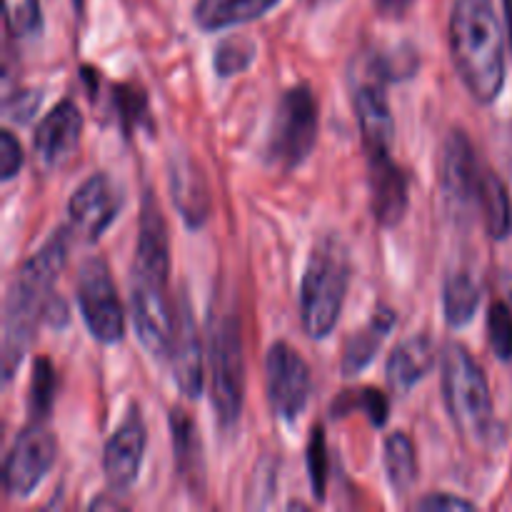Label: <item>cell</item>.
Segmentation results:
<instances>
[{
	"label": "cell",
	"instance_id": "6da1fadb",
	"mask_svg": "<svg viewBox=\"0 0 512 512\" xmlns=\"http://www.w3.org/2000/svg\"><path fill=\"white\" fill-rule=\"evenodd\" d=\"M68 258V233L58 230L33 258L23 263V268L15 273L5 295V315H3V373L5 378L15 373V368L23 360L25 350L33 343L35 328L40 318L48 315L53 303V283L63 270Z\"/></svg>",
	"mask_w": 512,
	"mask_h": 512
},
{
	"label": "cell",
	"instance_id": "7a4b0ae2",
	"mask_svg": "<svg viewBox=\"0 0 512 512\" xmlns=\"http://www.w3.org/2000/svg\"><path fill=\"white\" fill-rule=\"evenodd\" d=\"M450 50L473 98L493 103L505 85V40L493 0H455Z\"/></svg>",
	"mask_w": 512,
	"mask_h": 512
},
{
	"label": "cell",
	"instance_id": "3957f363",
	"mask_svg": "<svg viewBox=\"0 0 512 512\" xmlns=\"http://www.w3.org/2000/svg\"><path fill=\"white\" fill-rule=\"evenodd\" d=\"M350 263L343 243L325 238L315 245L300 285V323L308 338L323 340L335 330L348 293Z\"/></svg>",
	"mask_w": 512,
	"mask_h": 512
},
{
	"label": "cell",
	"instance_id": "277c9868",
	"mask_svg": "<svg viewBox=\"0 0 512 512\" xmlns=\"http://www.w3.org/2000/svg\"><path fill=\"white\" fill-rule=\"evenodd\" d=\"M443 395L455 428L465 438L483 440L493 425V398L483 368L463 345H448L440 360Z\"/></svg>",
	"mask_w": 512,
	"mask_h": 512
},
{
	"label": "cell",
	"instance_id": "5b68a950",
	"mask_svg": "<svg viewBox=\"0 0 512 512\" xmlns=\"http://www.w3.org/2000/svg\"><path fill=\"white\" fill-rule=\"evenodd\" d=\"M245 360L240 323L233 313L215 315L210 328V393L223 430H233L243 410Z\"/></svg>",
	"mask_w": 512,
	"mask_h": 512
},
{
	"label": "cell",
	"instance_id": "8992f818",
	"mask_svg": "<svg viewBox=\"0 0 512 512\" xmlns=\"http://www.w3.org/2000/svg\"><path fill=\"white\" fill-rule=\"evenodd\" d=\"M318 140V103L308 85H295L280 98L273 128H270L268 153L278 168H298L315 148Z\"/></svg>",
	"mask_w": 512,
	"mask_h": 512
},
{
	"label": "cell",
	"instance_id": "52a82bcc",
	"mask_svg": "<svg viewBox=\"0 0 512 512\" xmlns=\"http://www.w3.org/2000/svg\"><path fill=\"white\" fill-rule=\"evenodd\" d=\"M78 308L98 343L113 345L123 338L125 313L118 288L103 258H88L78 273Z\"/></svg>",
	"mask_w": 512,
	"mask_h": 512
},
{
	"label": "cell",
	"instance_id": "ba28073f",
	"mask_svg": "<svg viewBox=\"0 0 512 512\" xmlns=\"http://www.w3.org/2000/svg\"><path fill=\"white\" fill-rule=\"evenodd\" d=\"M58 455L53 433L43 425H30L15 438L3 465V488L8 498H28L45 475L50 473Z\"/></svg>",
	"mask_w": 512,
	"mask_h": 512
},
{
	"label": "cell",
	"instance_id": "9c48e42d",
	"mask_svg": "<svg viewBox=\"0 0 512 512\" xmlns=\"http://www.w3.org/2000/svg\"><path fill=\"white\" fill-rule=\"evenodd\" d=\"M265 383H268V400L273 413L280 420L293 423L305 410L310 400V368L298 350L288 343H275L268 350L265 360Z\"/></svg>",
	"mask_w": 512,
	"mask_h": 512
},
{
	"label": "cell",
	"instance_id": "30bf717a",
	"mask_svg": "<svg viewBox=\"0 0 512 512\" xmlns=\"http://www.w3.org/2000/svg\"><path fill=\"white\" fill-rule=\"evenodd\" d=\"M120 203H123V195L108 175H90L70 198L68 213L73 230L83 240H98L120 213Z\"/></svg>",
	"mask_w": 512,
	"mask_h": 512
},
{
	"label": "cell",
	"instance_id": "8fae6325",
	"mask_svg": "<svg viewBox=\"0 0 512 512\" xmlns=\"http://www.w3.org/2000/svg\"><path fill=\"white\" fill-rule=\"evenodd\" d=\"M83 133V115L73 100H63L55 105L33 135V148L40 163L48 170L63 168L73 160Z\"/></svg>",
	"mask_w": 512,
	"mask_h": 512
},
{
	"label": "cell",
	"instance_id": "7c38bea8",
	"mask_svg": "<svg viewBox=\"0 0 512 512\" xmlns=\"http://www.w3.org/2000/svg\"><path fill=\"white\" fill-rule=\"evenodd\" d=\"M145 443H148V433H145L143 415L133 408L125 415V420L115 430L113 438L105 443L103 473L115 490L130 488L138 480Z\"/></svg>",
	"mask_w": 512,
	"mask_h": 512
},
{
	"label": "cell",
	"instance_id": "4fadbf2b",
	"mask_svg": "<svg viewBox=\"0 0 512 512\" xmlns=\"http://www.w3.org/2000/svg\"><path fill=\"white\" fill-rule=\"evenodd\" d=\"M170 365H173L175 385L185 398H198L203 390V353H200V333L193 320L188 300H180L175 310L173 340H170Z\"/></svg>",
	"mask_w": 512,
	"mask_h": 512
},
{
	"label": "cell",
	"instance_id": "5bb4252c",
	"mask_svg": "<svg viewBox=\"0 0 512 512\" xmlns=\"http://www.w3.org/2000/svg\"><path fill=\"white\" fill-rule=\"evenodd\" d=\"M370 158V200L380 225L393 228L408 210V178L393 163L390 153L368 155Z\"/></svg>",
	"mask_w": 512,
	"mask_h": 512
},
{
	"label": "cell",
	"instance_id": "9a60e30c",
	"mask_svg": "<svg viewBox=\"0 0 512 512\" xmlns=\"http://www.w3.org/2000/svg\"><path fill=\"white\" fill-rule=\"evenodd\" d=\"M440 180L448 193V198L458 205L478 203V190L483 183V173H480L478 158L470 145L468 135L455 130L448 138L443 150V170H440Z\"/></svg>",
	"mask_w": 512,
	"mask_h": 512
},
{
	"label": "cell",
	"instance_id": "2e32d148",
	"mask_svg": "<svg viewBox=\"0 0 512 512\" xmlns=\"http://www.w3.org/2000/svg\"><path fill=\"white\" fill-rule=\"evenodd\" d=\"M355 113H358V125L360 133H363V143L368 155L390 153L395 123L383 85H360L358 93H355Z\"/></svg>",
	"mask_w": 512,
	"mask_h": 512
},
{
	"label": "cell",
	"instance_id": "e0dca14e",
	"mask_svg": "<svg viewBox=\"0 0 512 512\" xmlns=\"http://www.w3.org/2000/svg\"><path fill=\"white\" fill-rule=\"evenodd\" d=\"M435 365V348L430 338L418 335V338H408L393 350L388 360V383L393 385L398 393H408L413 390L425 375L433 370Z\"/></svg>",
	"mask_w": 512,
	"mask_h": 512
},
{
	"label": "cell",
	"instance_id": "ac0fdd59",
	"mask_svg": "<svg viewBox=\"0 0 512 512\" xmlns=\"http://www.w3.org/2000/svg\"><path fill=\"white\" fill-rule=\"evenodd\" d=\"M280 0H198L195 5V23L203 30L233 28L263 18Z\"/></svg>",
	"mask_w": 512,
	"mask_h": 512
},
{
	"label": "cell",
	"instance_id": "d6986e66",
	"mask_svg": "<svg viewBox=\"0 0 512 512\" xmlns=\"http://www.w3.org/2000/svg\"><path fill=\"white\" fill-rule=\"evenodd\" d=\"M395 325V313L393 310H378V313L370 318L368 325H363L360 330H355L348 338L343 350V373L355 375L360 370L368 368L375 360L378 350L383 348L385 338L390 335Z\"/></svg>",
	"mask_w": 512,
	"mask_h": 512
},
{
	"label": "cell",
	"instance_id": "ffe728a7",
	"mask_svg": "<svg viewBox=\"0 0 512 512\" xmlns=\"http://www.w3.org/2000/svg\"><path fill=\"white\" fill-rule=\"evenodd\" d=\"M170 188H173V200L188 225L198 228L205 223L210 210V195L205 188V180L188 160H178V165L170 173Z\"/></svg>",
	"mask_w": 512,
	"mask_h": 512
},
{
	"label": "cell",
	"instance_id": "44dd1931",
	"mask_svg": "<svg viewBox=\"0 0 512 512\" xmlns=\"http://www.w3.org/2000/svg\"><path fill=\"white\" fill-rule=\"evenodd\" d=\"M383 465L385 475H388V483L393 485L395 495H408L410 488L415 485L418 478V460H415V448L413 440L405 433H390L385 438L383 448Z\"/></svg>",
	"mask_w": 512,
	"mask_h": 512
},
{
	"label": "cell",
	"instance_id": "7402d4cb",
	"mask_svg": "<svg viewBox=\"0 0 512 512\" xmlns=\"http://www.w3.org/2000/svg\"><path fill=\"white\" fill-rule=\"evenodd\" d=\"M480 285L475 283V278L470 273H455L450 275L448 283L443 290V310L445 320H448L453 328H463L470 320L475 318L480 305Z\"/></svg>",
	"mask_w": 512,
	"mask_h": 512
},
{
	"label": "cell",
	"instance_id": "603a6c76",
	"mask_svg": "<svg viewBox=\"0 0 512 512\" xmlns=\"http://www.w3.org/2000/svg\"><path fill=\"white\" fill-rule=\"evenodd\" d=\"M478 208L483 213L485 230L493 238H505L510 230V200L503 183L493 173H483V183L478 190Z\"/></svg>",
	"mask_w": 512,
	"mask_h": 512
},
{
	"label": "cell",
	"instance_id": "cb8c5ba5",
	"mask_svg": "<svg viewBox=\"0 0 512 512\" xmlns=\"http://www.w3.org/2000/svg\"><path fill=\"white\" fill-rule=\"evenodd\" d=\"M58 378L48 358H38L33 363V378H30V413L35 418H45L53 408Z\"/></svg>",
	"mask_w": 512,
	"mask_h": 512
},
{
	"label": "cell",
	"instance_id": "d4e9b609",
	"mask_svg": "<svg viewBox=\"0 0 512 512\" xmlns=\"http://www.w3.org/2000/svg\"><path fill=\"white\" fill-rule=\"evenodd\" d=\"M255 60V45L245 38H228L215 48V73L230 78L248 68Z\"/></svg>",
	"mask_w": 512,
	"mask_h": 512
},
{
	"label": "cell",
	"instance_id": "484cf974",
	"mask_svg": "<svg viewBox=\"0 0 512 512\" xmlns=\"http://www.w3.org/2000/svg\"><path fill=\"white\" fill-rule=\"evenodd\" d=\"M5 25L15 38H30L43 25L40 0H5Z\"/></svg>",
	"mask_w": 512,
	"mask_h": 512
},
{
	"label": "cell",
	"instance_id": "4316f807",
	"mask_svg": "<svg viewBox=\"0 0 512 512\" xmlns=\"http://www.w3.org/2000/svg\"><path fill=\"white\" fill-rule=\"evenodd\" d=\"M488 340L495 358L500 360L512 358V313L503 300H495V303L490 305Z\"/></svg>",
	"mask_w": 512,
	"mask_h": 512
},
{
	"label": "cell",
	"instance_id": "83f0119b",
	"mask_svg": "<svg viewBox=\"0 0 512 512\" xmlns=\"http://www.w3.org/2000/svg\"><path fill=\"white\" fill-rule=\"evenodd\" d=\"M173 443H175V455H178V468L183 470V475H190V468L198 465V453L200 445L195 438L193 420L185 413L175 410L173 413Z\"/></svg>",
	"mask_w": 512,
	"mask_h": 512
},
{
	"label": "cell",
	"instance_id": "f1b7e54d",
	"mask_svg": "<svg viewBox=\"0 0 512 512\" xmlns=\"http://www.w3.org/2000/svg\"><path fill=\"white\" fill-rule=\"evenodd\" d=\"M308 468H310V483H313L315 498H323L325 480H328V450H325L323 428L313 430V438H310V445H308Z\"/></svg>",
	"mask_w": 512,
	"mask_h": 512
},
{
	"label": "cell",
	"instance_id": "f546056e",
	"mask_svg": "<svg viewBox=\"0 0 512 512\" xmlns=\"http://www.w3.org/2000/svg\"><path fill=\"white\" fill-rule=\"evenodd\" d=\"M348 398L353 400L355 408H360L365 415H368L370 423H373L375 428H383L385 420H388V398H385L380 390L375 388L355 390V393H350Z\"/></svg>",
	"mask_w": 512,
	"mask_h": 512
},
{
	"label": "cell",
	"instance_id": "4dcf8cb0",
	"mask_svg": "<svg viewBox=\"0 0 512 512\" xmlns=\"http://www.w3.org/2000/svg\"><path fill=\"white\" fill-rule=\"evenodd\" d=\"M23 165V148L10 130L0 133V178L13 180Z\"/></svg>",
	"mask_w": 512,
	"mask_h": 512
},
{
	"label": "cell",
	"instance_id": "1f68e13d",
	"mask_svg": "<svg viewBox=\"0 0 512 512\" xmlns=\"http://www.w3.org/2000/svg\"><path fill=\"white\" fill-rule=\"evenodd\" d=\"M475 505L470 500L458 498V495L450 493H433L428 498H423L418 503V510L425 512H443V510H473Z\"/></svg>",
	"mask_w": 512,
	"mask_h": 512
},
{
	"label": "cell",
	"instance_id": "d6a6232c",
	"mask_svg": "<svg viewBox=\"0 0 512 512\" xmlns=\"http://www.w3.org/2000/svg\"><path fill=\"white\" fill-rule=\"evenodd\" d=\"M413 5L415 0H375V8L385 18H403Z\"/></svg>",
	"mask_w": 512,
	"mask_h": 512
},
{
	"label": "cell",
	"instance_id": "836d02e7",
	"mask_svg": "<svg viewBox=\"0 0 512 512\" xmlns=\"http://www.w3.org/2000/svg\"><path fill=\"white\" fill-rule=\"evenodd\" d=\"M505 15H508V28H510V38H512V0H505Z\"/></svg>",
	"mask_w": 512,
	"mask_h": 512
},
{
	"label": "cell",
	"instance_id": "e575fe53",
	"mask_svg": "<svg viewBox=\"0 0 512 512\" xmlns=\"http://www.w3.org/2000/svg\"><path fill=\"white\" fill-rule=\"evenodd\" d=\"M75 5H78V8H80V5H83V0H75Z\"/></svg>",
	"mask_w": 512,
	"mask_h": 512
}]
</instances>
